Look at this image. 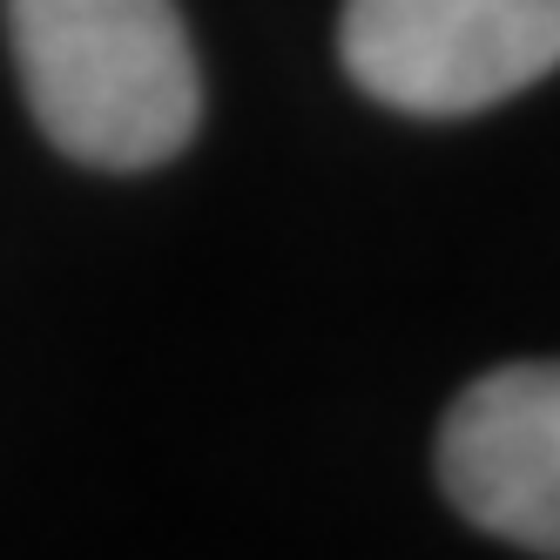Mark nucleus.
Segmentation results:
<instances>
[{"instance_id":"f257e3e1","label":"nucleus","mask_w":560,"mask_h":560,"mask_svg":"<svg viewBox=\"0 0 560 560\" xmlns=\"http://www.w3.org/2000/svg\"><path fill=\"white\" fill-rule=\"evenodd\" d=\"M8 42L42 136L89 170H155L203 122L176 0H8Z\"/></svg>"},{"instance_id":"f03ea898","label":"nucleus","mask_w":560,"mask_h":560,"mask_svg":"<svg viewBox=\"0 0 560 560\" xmlns=\"http://www.w3.org/2000/svg\"><path fill=\"white\" fill-rule=\"evenodd\" d=\"M338 55L398 115H479L560 68V0H345Z\"/></svg>"},{"instance_id":"7ed1b4c3","label":"nucleus","mask_w":560,"mask_h":560,"mask_svg":"<svg viewBox=\"0 0 560 560\" xmlns=\"http://www.w3.org/2000/svg\"><path fill=\"white\" fill-rule=\"evenodd\" d=\"M439 487L479 534L560 560V358L493 365L453 398Z\"/></svg>"}]
</instances>
